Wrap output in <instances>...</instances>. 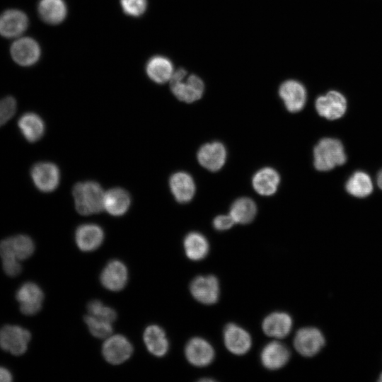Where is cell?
<instances>
[{"mask_svg": "<svg viewBox=\"0 0 382 382\" xmlns=\"http://www.w3.org/2000/svg\"><path fill=\"white\" fill-rule=\"evenodd\" d=\"M347 156L342 142L334 138H323L313 150V163L320 171H328L344 164Z\"/></svg>", "mask_w": 382, "mask_h": 382, "instance_id": "cell-1", "label": "cell"}, {"mask_svg": "<svg viewBox=\"0 0 382 382\" xmlns=\"http://www.w3.org/2000/svg\"><path fill=\"white\" fill-rule=\"evenodd\" d=\"M76 209L83 215L98 213L104 209L103 192L100 185L88 181L76 184L73 188Z\"/></svg>", "mask_w": 382, "mask_h": 382, "instance_id": "cell-2", "label": "cell"}, {"mask_svg": "<svg viewBox=\"0 0 382 382\" xmlns=\"http://www.w3.org/2000/svg\"><path fill=\"white\" fill-rule=\"evenodd\" d=\"M170 86L173 95L185 103H192L200 99L204 90L202 79L194 74L187 76L184 69L173 72L170 79Z\"/></svg>", "mask_w": 382, "mask_h": 382, "instance_id": "cell-3", "label": "cell"}, {"mask_svg": "<svg viewBox=\"0 0 382 382\" xmlns=\"http://www.w3.org/2000/svg\"><path fill=\"white\" fill-rule=\"evenodd\" d=\"M30 339V332L18 325H6L0 329V347L13 355L24 354Z\"/></svg>", "mask_w": 382, "mask_h": 382, "instance_id": "cell-4", "label": "cell"}, {"mask_svg": "<svg viewBox=\"0 0 382 382\" xmlns=\"http://www.w3.org/2000/svg\"><path fill=\"white\" fill-rule=\"evenodd\" d=\"M325 340L322 332L314 327L299 329L294 339L296 350L306 357H313L324 347Z\"/></svg>", "mask_w": 382, "mask_h": 382, "instance_id": "cell-5", "label": "cell"}, {"mask_svg": "<svg viewBox=\"0 0 382 382\" xmlns=\"http://www.w3.org/2000/svg\"><path fill=\"white\" fill-rule=\"evenodd\" d=\"M318 113L330 120L342 117L347 107L345 97L337 91H330L325 95L319 96L316 100Z\"/></svg>", "mask_w": 382, "mask_h": 382, "instance_id": "cell-6", "label": "cell"}, {"mask_svg": "<svg viewBox=\"0 0 382 382\" xmlns=\"http://www.w3.org/2000/svg\"><path fill=\"white\" fill-rule=\"evenodd\" d=\"M16 299L20 304L22 313L27 316L36 314L42 308L44 294L35 283L28 282L17 290Z\"/></svg>", "mask_w": 382, "mask_h": 382, "instance_id": "cell-7", "label": "cell"}, {"mask_svg": "<svg viewBox=\"0 0 382 382\" xmlns=\"http://www.w3.org/2000/svg\"><path fill=\"white\" fill-rule=\"evenodd\" d=\"M133 347L130 342L121 335L108 337L102 347V354L110 364L117 365L127 361L132 355Z\"/></svg>", "mask_w": 382, "mask_h": 382, "instance_id": "cell-8", "label": "cell"}, {"mask_svg": "<svg viewBox=\"0 0 382 382\" xmlns=\"http://www.w3.org/2000/svg\"><path fill=\"white\" fill-rule=\"evenodd\" d=\"M190 293L199 303L211 305L219 296V284L214 275L197 276L190 283Z\"/></svg>", "mask_w": 382, "mask_h": 382, "instance_id": "cell-9", "label": "cell"}, {"mask_svg": "<svg viewBox=\"0 0 382 382\" xmlns=\"http://www.w3.org/2000/svg\"><path fill=\"white\" fill-rule=\"evenodd\" d=\"M13 61L23 66L35 64L40 56L38 43L29 37H19L13 42L10 49Z\"/></svg>", "mask_w": 382, "mask_h": 382, "instance_id": "cell-10", "label": "cell"}, {"mask_svg": "<svg viewBox=\"0 0 382 382\" xmlns=\"http://www.w3.org/2000/svg\"><path fill=\"white\" fill-rule=\"evenodd\" d=\"M27 15L18 9H8L0 15V35L6 38H18L27 29Z\"/></svg>", "mask_w": 382, "mask_h": 382, "instance_id": "cell-11", "label": "cell"}, {"mask_svg": "<svg viewBox=\"0 0 382 382\" xmlns=\"http://www.w3.org/2000/svg\"><path fill=\"white\" fill-rule=\"evenodd\" d=\"M279 94L287 110L291 112L301 110L306 104V90L303 84L297 81L289 80L282 83Z\"/></svg>", "mask_w": 382, "mask_h": 382, "instance_id": "cell-12", "label": "cell"}, {"mask_svg": "<svg viewBox=\"0 0 382 382\" xmlns=\"http://www.w3.org/2000/svg\"><path fill=\"white\" fill-rule=\"evenodd\" d=\"M31 177L35 185L42 192L55 190L59 181L58 168L49 162L36 163L31 169Z\"/></svg>", "mask_w": 382, "mask_h": 382, "instance_id": "cell-13", "label": "cell"}, {"mask_svg": "<svg viewBox=\"0 0 382 382\" xmlns=\"http://www.w3.org/2000/svg\"><path fill=\"white\" fill-rule=\"evenodd\" d=\"M100 279L108 290L119 291L127 284L128 272L125 265L120 260L110 261L101 272Z\"/></svg>", "mask_w": 382, "mask_h": 382, "instance_id": "cell-14", "label": "cell"}, {"mask_svg": "<svg viewBox=\"0 0 382 382\" xmlns=\"http://www.w3.org/2000/svg\"><path fill=\"white\" fill-rule=\"evenodd\" d=\"M224 340L227 349L236 355L246 354L251 347L250 334L241 327L229 323L224 330Z\"/></svg>", "mask_w": 382, "mask_h": 382, "instance_id": "cell-15", "label": "cell"}, {"mask_svg": "<svg viewBox=\"0 0 382 382\" xmlns=\"http://www.w3.org/2000/svg\"><path fill=\"white\" fill-rule=\"evenodd\" d=\"M185 354L191 364L202 367L212 362L214 358V350L207 340L197 337L192 338L187 343Z\"/></svg>", "mask_w": 382, "mask_h": 382, "instance_id": "cell-16", "label": "cell"}, {"mask_svg": "<svg viewBox=\"0 0 382 382\" xmlns=\"http://www.w3.org/2000/svg\"><path fill=\"white\" fill-rule=\"evenodd\" d=\"M226 159V148L219 141L204 144L197 153V160L200 165L213 172L220 170L224 166Z\"/></svg>", "mask_w": 382, "mask_h": 382, "instance_id": "cell-17", "label": "cell"}, {"mask_svg": "<svg viewBox=\"0 0 382 382\" xmlns=\"http://www.w3.org/2000/svg\"><path fill=\"white\" fill-rule=\"evenodd\" d=\"M290 351L283 343L274 341L267 344L260 353L262 365L270 370H277L288 362Z\"/></svg>", "mask_w": 382, "mask_h": 382, "instance_id": "cell-18", "label": "cell"}, {"mask_svg": "<svg viewBox=\"0 0 382 382\" xmlns=\"http://www.w3.org/2000/svg\"><path fill=\"white\" fill-rule=\"evenodd\" d=\"M104 233L102 228L96 224H83L76 231L75 241L78 248L84 252L97 249L103 243Z\"/></svg>", "mask_w": 382, "mask_h": 382, "instance_id": "cell-19", "label": "cell"}, {"mask_svg": "<svg viewBox=\"0 0 382 382\" xmlns=\"http://www.w3.org/2000/svg\"><path fill=\"white\" fill-rule=\"evenodd\" d=\"M262 328L267 336L283 338L287 336L291 330L292 319L286 313L274 312L264 319Z\"/></svg>", "mask_w": 382, "mask_h": 382, "instance_id": "cell-20", "label": "cell"}, {"mask_svg": "<svg viewBox=\"0 0 382 382\" xmlns=\"http://www.w3.org/2000/svg\"><path fill=\"white\" fill-rule=\"evenodd\" d=\"M170 188L175 199L181 203L190 202L195 192V184L187 173L178 172L170 178Z\"/></svg>", "mask_w": 382, "mask_h": 382, "instance_id": "cell-21", "label": "cell"}, {"mask_svg": "<svg viewBox=\"0 0 382 382\" xmlns=\"http://www.w3.org/2000/svg\"><path fill=\"white\" fill-rule=\"evenodd\" d=\"M253 186L260 195L270 196L275 193L280 182L279 173L272 168H263L253 177Z\"/></svg>", "mask_w": 382, "mask_h": 382, "instance_id": "cell-22", "label": "cell"}, {"mask_svg": "<svg viewBox=\"0 0 382 382\" xmlns=\"http://www.w3.org/2000/svg\"><path fill=\"white\" fill-rule=\"evenodd\" d=\"M144 341L149 352L156 357H163L168 352V339L164 330L158 325H151L145 329Z\"/></svg>", "mask_w": 382, "mask_h": 382, "instance_id": "cell-23", "label": "cell"}, {"mask_svg": "<svg viewBox=\"0 0 382 382\" xmlns=\"http://www.w3.org/2000/svg\"><path fill=\"white\" fill-rule=\"evenodd\" d=\"M37 11L42 20L52 25L61 23L66 15V7L63 0H40Z\"/></svg>", "mask_w": 382, "mask_h": 382, "instance_id": "cell-24", "label": "cell"}, {"mask_svg": "<svg viewBox=\"0 0 382 382\" xmlns=\"http://www.w3.org/2000/svg\"><path fill=\"white\" fill-rule=\"evenodd\" d=\"M146 70L149 77L158 83L170 81L174 72L172 62L163 56H155L150 59Z\"/></svg>", "mask_w": 382, "mask_h": 382, "instance_id": "cell-25", "label": "cell"}, {"mask_svg": "<svg viewBox=\"0 0 382 382\" xmlns=\"http://www.w3.org/2000/svg\"><path fill=\"white\" fill-rule=\"evenodd\" d=\"M18 125L23 137L30 142L39 140L45 132L44 122L33 112L23 115L18 121Z\"/></svg>", "mask_w": 382, "mask_h": 382, "instance_id": "cell-26", "label": "cell"}, {"mask_svg": "<svg viewBox=\"0 0 382 382\" xmlns=\"http://www.w3.org/2000/svg\"><path fill=\"white\" fill-rule=\"evenodd\" d=\"M130 204L128 193L121 188H113L105 193L104 209L113 216L125 214Z\"/></svg>", "mask_w": 382, "mask_h": 382, "instance_id": "cell-27", "label": "cell"}, {"mask_svg": "<svg viewBox=\"0 0 382 382\" xmlns=\"http://www.w3.org/2000/svg\"><path fill=\"white\" fill-rule=\"evenodd\" d=\"M184 249L190 260L199 261L207 255L209 245L204 236L198 232H191L184 239Z\"/></svg>", "mask_w": 382, "mask_h": 382, "instance_id": "cell-28", "label": "cell"}, {"mask_svg": "<svg viewBox=\"0 0 382 382\" xmlns=\"http://www.w3.org/2000/svg\"><path fill=\"white\" fill-rule=\"evenodd\" d=\"M345 189L349 195L362 198L371 194L374 186L369 174L359 170L349 178L345 184Z\"/></svg>", "mask_w": 382, "mask_h": 382, "instance_id": "cell-29", "label": "cell"}, {"mask_svg": "<svg viewBox=\"0 0 382 382\" xmlns=\"http://www.w3.org/2000/svg\"><path fill=\"white\" fill-rule=\"evenodd\" d=\"M257 213L255 203L250 198L236 199L231 207L229 214L235 223L246 224L251 222Z\"/></svg>", "mask_w": 382, "mask_h": 382, "instance_id": "cell-30", "label": "cell"}, {"mask_svg": "<svg viewBox=\"0 0 382 382\" xmlns=\"http://www.w3.org/2000/svg\"><path fill=\"white\" fill-rule=\"evenodd\" d=\"M0 257L4 272L9 277H16L21 272L20 260L12 250L8 238L0 242Z\"/></svg>", "mask_w": 382, "mask_h": 382, "instance_id": "cell-31", "label": "cell"}, {"mask_svg": "<svg viewBox=\"0 0 382 382\" xmlns=\"http://www.w3.org/2000/svg\"><path fill=\"white\" fill-rule=\"evenodd\" d=\"M8 238L13 252L19 260L30 257L34 253L35 244L28 236L21 234Z\"/></svg>", "mask_w": 382, "mask_h": 382, "instance_id": "cell-32", "label": "cell"}, {"mask_svg": "<svg viewBox=\"0 0 382 382\" xmlns=\"http://www.w3.org/2000/svg\"><path fill=\"white\" fill-rule=\"evenodd\" d=\"M84 321L90 332L98 338H107L112 332V323L92 316L89 314L84 317Z\"/></svg>", "mask_w": 382, "mask_h": 382, "instance_id": "cell-33", "label": "cell"}, {"mask_svg": "<svg viewBox=\"0 0 382 382\" xmlns=\"http://www.w3.org/2000/svg\"><path fill=\"white\" fill-rule=\"evenodd\" d=\"M88 314L99 319L113 323L117 318L116 311L108 306H105L98 300H93L88 303Z\"/></svg>", "mask_w": 382, "mask_h": 382, "instance_id": "cell-34", "label": "cell"}, {"mask_svg": "<svg viewBox=\"0 0 382 382\" xmlns=\"http://www.w3.org/2000/svg\"><path fill=\"white\" fill-rule=\"evenodd\" d=\"M16 101L12 96L0 100V127L7 122L15 114Z\"/></svg>", "mask_w": 382, "mask_h": 382, "instance_id": "cell-35", "label": "cell"}, {"mask_svg": "<svg viewBox=\"0 0 382 382\" xmlns=\"http://www.w3.org/2000/svg\"><path fill=\"white\" fill-rule=\"evenodd\" d=\"M120 3L124 12L132 16L142 15L147 5L146 0H121Z\"/></svg>", "mask_w": 382, "mask_h": 382, "instance_id": "cell-36", "label": "cell"}, {"mask_svg": "<svg viewBox=\"0 0 382 382\" xmlns=\"http://www.w3.org/2000/svg\"><path fill=\"white\" fill-rule=\"evenodd\" d=\"M235 224L234 220L228 215H219L214 218L213 226L218 231L228 230Z\"/></svg>", "mask_w": 382, "mask_h": 382, "instance_id": "cell-37", "label": "cell"}, {"mask_svg": "<svg viewBox=\"0 0 382 382\" xmlns=\"http://www.w3.org/2000/svg\"><path fill=\"white\" fill-rule=\"evenodd\" d=\"M12 379L11 372L7 369L0 366V382H10Z\"/></svg>", "mask_w": 382, "mask_h": 382, "instance_id": "cell-38", "label": "cell"}, {"mask_svg": "<svg viewBox=\"0 0 382 382\" xmlns=\"http://www.w3.org/2000/svg\"><path fill=\"white\" fill-rule=\"evenodd\" d=\"M377 184L380 189L382 190V170L378 173L377 175Z\"/></svg>", "mask_w": 382, "mask_h": 382, "instance_id": "cell-39", "label": "cell"}, {"mask_svg": "<svg viewBox=\"0 0 382 382\" xmlns=\"http://www.w3.org/2000/svg\"><path fill=\"white\" fill-rule=\"evenodd\" d=\"M378 381L382 382V372H381V374L379 375V377H378Z\"/></svg>", "mask_w": 382, "mask_h": 382, "instance_id": "cell-40", "label": "cell"}]
</instances>
